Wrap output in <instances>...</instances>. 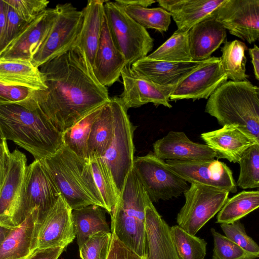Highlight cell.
<instances>
[{
  "label": "cell",
  "mask_w": 259,
  "mask_h": 259,
  "mask_svg": "<svg viewBox=\"0 0 259 259\" xmlns=\"http://www.w3.org/2000/svg\"><path fill=\"white\" fill-rule=\"evenodd\" d=\"M39 69L47 89L34 90L29 100L61 133L110 99L107 88L96 79L85 54L77 46Z\"/></svg>",
  "instance_id": "obj_1"
},
{
  "label": "cell",
  "mask_w": 259,
  "mask_h": 259,
  "mask_svg": "<svg viewBox=\"0 0 259 259\" xmlns=\"http://www.w3.org/2000/svg\"><path fill=\"white\" fill-rule=\"evenodd\" d=\"M0 101V128L5 139L12 141L43 159L55 154L63 145L60 132L35 106Z\"/></svg>",
  "instance_id": "obj_2"
},
{
  "label": "cell",
  "mask_w": 259,
  "mask_h": 259,
  "mask_svg": "<svg viewBox=\"0 0 259 259\" xmlns=\"http://www.w3.org/2000/svg\"><path fill=\"white\" fill-rule=\"evenodd\" d=\"M41 161L72 210L90 205L104 208L89 160L63 145L53 155Z\"/></svg>",
  "instance_id": "obj_3"
},
{
  "label": "cell",
  "mask_w": 259,
  "mask_h": 259,
  "mask_svg": "<svg viewBox=\"0 0 259 259\" xmlns=\"http://www.w3.org/2000/svg\"><path fill=\"white\" fill-rule=\"evenodd\" d=\"M205 112L222 126L237 125L259 140V88L248 80L222 84L209 97Z\"/></svg>",
  "instance_id": "obj_4"
},
{
  "label": "cell",
  "mask_w": 259,
  "mask_h": 259,
  "mask_svg": "<svg viewBox=\"0 0 259 259\" xmlns=\"http://www.w3.org/2000/svg\"><path fill=\"white\" fill-rule=\"evenodd\" d=\"M151 204L133 167L110 214L111 232L125 245L145 259V208Z\"/></svg>",
  "instance_id": "obj_5"
},
{
  "label": "cell",
  "mask_w": 259,
  "mask_h": 259,
  "mask_svg": "<svg viewBox=\"0 0 259 259\" xmlns=\"http://www.w3.org/2000/svg\"><path fill=\"white\" fill-rule=\"evenodd\" d=\"M113 112V132L110 143L103 156L119 196L134 160L133 133L135 127L130 120L127 109L119 97L110 98Z\"/></svg>",
  "instance_id": "obj_6"
},
{
  "label": "cell",
  "mask_w": 259,
  "mask_h": 259,
  "mask_svg": "<svg viewBox=\"0 0 259 259\" xmlns=\"http://www.w3.org/2000/svg\"><path fill=\"white\" fill-rule=\"evenodd\" d=\"M60 194L41 160L34 159L26 167L12 225L17 226L35 210L37 218L40 217L53 206Z\"/></svg>",
  "instance_id": "obj_7"
},
{
  "label": "cell",
  "mask_w": 259,
  "mask_h": 259,
  "mask_svg": "<svg viewBox=\"0 0 259 259\" xmlns=\"http://www.w3.org/2000/svg\"><path fill=\"white\" fill-rule=\"evenodd\" d=\"M105 15L113 41L126 64L132 65L147 56L153 39L146 29L131 18L115 2L106 1Z\"/></svg>",
  "instance_id": "obj_8"
},
{
  "label": "cell",
  "mask_w": 259,
  "mask_h": 259,
  "mask_svg": "<svg viewBox=\"0 0 259 259\" xmlns=\"http://www.w3.org/2000/svg\"><path fill=\"white\" fill-rule=\"evenodd\" d=\"M133 168L152 203L178 197L189 188L165 161L151 152L134 158Z\"/></svg>",
  "instance_id": "obj_9"
},
{
  "label": "cell",
  "mask_w": 259,
  "mask_h": 259,
  "mask_svg": "<svg viewBox=\"0 0 259 259\" xmlns=\"http://www.w3.org/2000/svg\"><path fill=\"white\" fill-rule=\"evenodd\" d=\"M229 193L225 190L191 184L183 193L185 202L177 214L178 225L195 235L221 209Z\"/></svg>",
  "instance_id": "obj_10"
},
{
  "label": "cell",
  "mask_w": 259,
  "mask_h": 259,
  "mask_svg": "<svg viewBox=\"0 0 259 259\" xmlns=\"http://www.w3.org/2000/svg\"><path fill=\"white\" fill-rule=\"evenodd\" d=\"M57 16L46 39L33 57L31 63L39 68L71 49L80 31L83 14L71 3L56 6Z\"/></svg>",
  "instance_id": "obj_11"
},
{
  "label": "cell",
  "mask_w": 259,
  "mask_h": 259,
  "mask_svg": "<svg viewBox=\"0 0 259 259\" xmlns=\"http://www.w3.org/2000/svg\"><path fill=\"white\" fill-rule=\"evenodd\" d=\"M37 217L34 225L32 252L50 247L65 248L76 237L72 209L61 194L49 211Z\"/></svg>",
  "instance_id": "obj_12"
},
{
  "label": "cell",
  "mask_w": 259,
  "mask_h": 259,
  "mask_svg": "<svg viewBox=\"0 0 259 259\" xmlns=\"http://www.w3.org/2000/svg\"><path fill=\"white\" fill-rule=\"evenodd\" d=\"M230 33L249 44L259 38V0H224L212 13Z\"/></svg>",
  "instance_id": "obj_13"
},
{
  "label": "cell",
  "mask_w": 259,
  "mask_h": 259,
  "mask_svg": "<svg viewBox=\"0 0 259 259\" xmlns=\"http://www.w3.org/2000/svg\"><path fill=\"white\" fill-rule=\"evenodd\" d=\"M227 80L220 58L210 57L176 85L169 100L208 99Z\"/></svg>",
  "instance_id": "obj_14"
},
{
  "label": "cell",
  "mask_w": 259,
  "mask_h": 259,
  "mask_svg": "<svg viewBox=\"0 0 259 259\" xmlns=\"http://www.w3.org/2000/svg\"><path fill=\"white\" fill-rule=\"evenodd\" d=\"M166 164L177 175L191 184L237 192V185L231 169L218 160L182 161L167 160Z\"/></svg>",
  "instance_id": "obj_15"
},
{
  "label": "cell",
  "mask_w": 259,
  "mask_h": 259,
  "mask_svg": "<svg viewBox=\"0 0 259 259\" xmlns=\"http://www.w3.org/2000/svg\"><path fill=\"white\" fill-rule=\"evenodd\" d=\"M121 76L123 90L119 98L127 109L149 103L172 107L169 97L176 86L162 85L150 81L136 73L130 64L124 66Z\"/></svg>",
  "instance_id": "obj_16"
},
{
  "label": "cell",
  "mask_w": 259,
  "mask_h": 259,
  "mask_svg": "<svg viewBox=\"0 0 259 259\" xmlns=\"http://www.w3.org/2000/svg\"><path fill=\"white\" fill-rule=\"evenodd\" d=\"M56 16V8L42 12L27 24L0 55V60L31 62L48 36Z\"/></svg>",
  "instance_id": "obj_17"
},
{
  "label": "cell",
  "mask_w": 259,
  "mask_h": 259,
  "mask_svg": "<svg viewBox=\"0 0 259 259\" xmlns=\"http://www.w3.org/2000/svg\"><path fill=\"white\" fill-rule=\"evenodd\" d=\"M153 146V153L164 161H203L216 157L208 146L193 142L182 132L170 131Z\"/></svg>",
  "instance_id": "obj_18"
},
{
  "label": "cell",
  "mask_w": 259,
  "mask_h": 259,
  "mask_svg": "<svg viewBox=\"0 0 259 259\" xmlns=\"http://www.w3.org/2000/svg\"><path fill=\"white\" fill-rule=\"evenodd\" d=\"M201 138L216 154L218 159L238 163L243 153L259 140L239 126L226 124L221 128L202 133Z\"/></svg>",
  "instance_id": "obj_19"
},
{
  "label": "cell",
  "mask_w": 259,
  "mask_h": 259,
  "mask_svg": "<svg viewBox=\"0 0 259 259\" xmlns=\"http://www.w3.org/2000/svg\"><path fill=\"white\" fill-rule=\"evenodd\" d=\"M127 65L112 38L105 15L102 33L94 58L92 69L96 79L102 85H112L121 76Z\"/></svg>",
  "instance_id": "obj_20"
},
{
  "label": "cell",
  "mask_w": 259,
  "mask_h": 259,
  "mask_svg": "<svg viewBox=\"0 0 259 259\" xmlns=\"http://www.w3.org/2000/svg\"><path fill=\"white\" fill-rule=\"evenodd\" d=\"M26 155L18 149L10 153L6 173L0 187V221L12 225L16 204L27 167Z\"/></svg>",
  "instance_id": "obj_21"
},
{
  "label": "cell",
  "mask_w": 259,
  "mask_h": 259,
  "mask_svg": "<svg viewBox=\"0 0 259 259\" xmlns=\"http://www.w3.org/2000/svg\"><path fill=\"white\" fill-rule=\"evenodd\" d=\"M204 61L170 62L146 57L132 64L131 67L138 75L155 83L176 86Z\"/></svg>",
  "instance_id": "obj_22"
},
{
  "label": "cell",
  "mask_w": 259,
  "mask_h": 259,
  "mask_svg": "<svg viewBox=\"0 0 259 259\" xmlns=\"http://www.w3.org/2000/svg\"><path fill=\"white\" fill-rule=\"evenodd\" d=\"M146 259H180L171 236L170 227L153 204L145 208Z\"/></svg>",
  "instance_id": "obj_23"
},
{
  "label": "cell",
  "mask_w": 259,
  "mask_h": 259,
  "mask_svg": "<svg viewBox=\"0 0 259 259\" xmlns=\"http://www.w3.org/2000/svg\"><path fill=\"white\" fill-rule=\"evenodd\" d=\"M226 29L211 13L188 31L190 52L193 61L205 60L226 39Z\"/></svg>",
  "instance_id": "obj_24"
},
{
  "label": "cell",
  "mask_w": 259,
  "mask_h": 259,
  "mask_svg": "<svg viewBox=\"0 0 259 259\" xmlns=\"http://www.w3.org/2000/svg\"><path fill=\"white\" fill-rule=\"evenodd\" d=\"M224 0H159L161 8L169 13L178 30L189 31L210 15Z\"/></svg>",
  "instance_id": "obj_25"
},
{
  "label": "cell",
  "mask_w": 259,
  "mask_h": 259,
  "mask_svg": "<svg viewBox=\"0 0 259 259\" xmlns=\"http://www.w3.org/2000/svg\"><path fill=\"white\" fill-rule=\"evenodd\" d=\"M102 0H89L82 10V26L74 46L85 54L92 67L99 43L105 16Z\"/></svg>",
  "instance_id": "obj_26"
},
{
  "label": "cell",
  "mask_w": 259,
  "mask_h": 259,
  "mask_svg": "<svg viewBox=\"0 0 259 259\" xmlns=\"http://www.w3.org/2000/svg\"><path fill=\"white\" fill-rule=\"evenodd\" d=\"M38 211L33 210L11 230L0 247V259H28L31 250L34 225Z\"/></svg>",
  "instance_id": "obj_27"
},
{
  "label": "cell",
  "mask_w": 259,
  "mask_h": 259,
  "mask_svg": "<svg viewBox=\"0 0 259 259\" xmlns=\"http://www.w3.org/2000/svg\"><path fill=\"white\" fill-rule=\"evenodd\" d=\"M0 80L33 90L47 89L39 68L30 61L0 60Z\"/></svg>",
  "instance_id": "obj_28"
},
{
  "label": "cell",
  "mask_w": 259,
  "mask_h": 259,
  "mask_svg": "<svg viewBox=\"0 0 259 259\" xmlns=\"http://www.w3.org/2000/svg\"><path fill=\"white\" fill-rule=\"evenodd\" d=\"M72 219L79 248L91 235L100 231L111 232L104 209L98 205L72 210Z\"/></svg>",
  "instance_id": "obj_29"
},
{
  "label": "cell",
  "mask_w": 259,
  "mask_h": 259,
  "mask_svg": "<svg viewBox=\"0 0 259 259\" xmlns=\"http://www.w3.org/2000/svg\"><path fill=\"white\" fill-rule=\"evenodd\" d=\"M113 132V112L112 102L105 103L92 126L88 141V157H102L108 148Z\"/></svg>",
  "instance_id": "obj_30"
},
{
  "label": "cell",
  "mask_w": 259,
  "mask_h": 259,
  "mask_svg": "<svg viewBox=\"0 0 259 259\" xmlns=\"http://www.w3.org/2000/svg\"><path fill=\"white\" fill-rule=\"evenodd\" d=\"M104 104L85 114L62 133L63 145L84 159L88 160V141L92 126Z\"/></svg>",
  "instance_id": "obj_31"
},
{
  "label": "cell",
  "mask_w": 259,
  "mask_h": 259,
  "mask_svg": "<svg viewBox=\"0 0 259 259\" xmlns=\"http://www.w3.org/2000/svg\"><path fill=\"white\" fill-rule=\"evenodd\" d=\"M259 206V191H242L231 198L219 211L217 223L230 224L239 221Z\"/></svg>",
  "instance_id": "obj_32"
},
{
  "label": "cell",
  "mask_w": 259,
  "mask_h": 259,
  "mask_svg": "<svg viewBox=\"0 0 259 259\" xmlns=\"http://www.w3.org/2000/svg\"><path fill=\"white\" fill-rule=\"evenodd\" d=\"M247 49L244 42L237 39L224 44L220 58L222 68L228 79L233 81L247 80L249 76L245 73L247 59L245 56Z\"/></svg>",
  "instance_id": "obj_33"
},
{
  "label": "cell",
  "mask_w": 259,
  "mask_h": 259,
  "mask_svg": "<svg viewBox=\"0 0 259 259\" xmlns=\"http://www.w3.org/2000/svg\"><path fill=\"white\" fill-rule=\"evenodd\" d=\"M188 31L177 29L167 40L147 57L170 62L192 61L188 42Z\"/></svg>",
  "instance_id": "obj_34"
},
{
  "label": "cell",
  "mask_w": 259,
  "mask_h": 259,
  "mask_svg": "<svg viewBox=\"0 0 259 259\" xmlns=\"http://www.w3.org/2000/svg\"><path fill=\"white\" fill-rule=\"evenodd\" d=\"M94 179L100 194L104 209L110 213L117 203L118 195L108 169L103 160L98 156L89 158Z\"/></svg>",
  "instance_id": "obj_35"
},
{
  "label": "cell",
  "mask_w": 259,
  "mask_h": 259,
  "mask_svg": "<svg viewBox=\"0 0 259 259\" xmlns=\"http://www.w3.org/2000/svg\"><path fill=\"white\" fill-rule=\"evenodd\" d=\"M125 12L145 29H155L161 33L167 31L171 15L162 8H148L141 6H122Z\"/></svg>",
  "instance_id": "obj_36"
},
{
  "label": "cell",
  "mask_w": 259,
  "mask_h": 259,
  "mask_svg": "<svg viewBox=\"0 0 259 259\" xmlns=\"http://www.w3.org/2000/svg\"><path fill=\"white\" fill-rule=\"evenodd\" d=\"M172 239L180 259H204L207 242L192 235L178 225L170 227Z\"/></svg>",
  "instance_id": "obj_37"
},
{
  "label": "cell",
  "mask_w": 259,
  "mask_h": 259,
  "mask_svg": "<svg viewBox=\"0 0 259 259\" xmlns=\"http://www.w3.org/2000/svg\"><path fill=\"white\" fill-rule=\"evenodd\" d=\"M238 163L240 173L236 185L246 189L259 187V143L254 144L242 154Z\"/></svg>",
  "instance_id": "obj_38"
},
{
  "label": "cell",
  "mask_w": 259,
  "mask_h": 259,
  "mask_svg": "<svg viewBox=\"0 0 259 259\" xmlns=\"http://www.w3.org/2000/svg\"><path fill=\"white\" fill-rule=\"evenodd\" d=\"M213 239L212 259H255L259 254L249 252L229 240L225 235L210 229Z\"/></svg>",
  "instance_id": "obj_39"
},
{
  "label": "cell",
  "mask_w": 259,
  "mask_h": 259,
  "mask_svg": "<svg viewBox=\"0 0 259 259\" xmlns=\"http://www.w3.org/2000/svg\"><path fill=\"white\" fill-rule=\"evenodd\" d=\"M112 232H98L89 237L79 248L81 259H107Z\"/></svg>",
  "instance_id": "obj_40"
},
{
  "label": "cell",
  "mask_w": 259,
  "mask_h": 259,
  "mask_svg": "<svg viewBox=\"0 0 259 259\" xmlns=\"http://www.w3.org/2000/svg\"><path fill=\"white\" fill-rule=\"evenodd\" d=\"M220 227L229 240L247 251L259 254L258 244L247 234L244 226L240 220L230 224H221Z\"/></svg>",
  "instance_id": "obj_41"
},
{
  "label": "cell",
  "mask_w": 259,
  "mask_h": 259,
  "mask_svg": "<svg viewBox=\"0 0 259 259\" xmlns=\"http://www.w3.org/2000/svg\"><path fill=\"white\" fill-rule=\"evenodd\" d=\"M27 24L28 23L22 19L12 7L8 4L6 21L0 37V55Z\"/></svg>",
  "instance_id": "obj_42"
},
{
  "label": "cell",
  "mask_w": 259,
  "mask_h": 259,
  "mask_svg": "<svg viewBox=\"0 0 259 259\" xmlns=\"http://www.w3.org/2000/svg\"><path fill=\"white\" fill-rule=\"evenodd\" d=\"M27 23L33 21L46 10L49 1L47 0H5Z\"/></svg>",
  "instance_id": "obj_43"
},
{
  "label": "cell",
  "mask_w": 259,
  "mask_h": 259,
  "mask_svg": "<svg viewBox=\"0 0 259 259\" xmlns=\"http://www.w3.org/2000/svg\"><path fill=\"white\" fill-rule=\"evenodd\" d=\"M34 90L25 87L9 84L0 80V101L21 103L29 99Z\"/></svg>",
  "instance_id": "obj_44"
},
{
  "label": "cell",
  "mask_w": 259,
  "mask_h": 259,
  "mask_svg": "<svg viewBox=\"0 0 259 259\" xmlns=\"http://www.w3.org/2000/svg\"><path fill=\"white\" fill-rule=\"evenodd\" d=\"M107 259H145L125 245L112 233L110 248Z\"/></svg>",
  "instance_id": "obj_45"
},
{
  "label": "cell",
  "mask_w": 259,
  "mask_h": 259,
  "mask_svg": "<svg viewBox=\"0 0 259 259\" xmlns=\"http://www.w3.org/2000/svg\"><path fill=\"white\" fill-rule=\"evenodd\" d=\"M64 249L61 247L36 249L28 259H58Z\"/></svg>",
  "instance_id": "obj_46"
},
{
  "label": "cell",
  "mask_w": 259,
  "mask_h": 259,
  "mask_svg": "<svg viewBox=\"0 0 259 259\" xmlns=\"http://www.w3.org/2000/svg\"><path fill=\"white\" fill-rule=\"evenodd\" d=\"M10 153L7 142L0 143V187L6 173Z\"/></svg>",
  "instance_id": "obj_47"
},
{
  "label": "cell",
  "mask_w": 259,
  "mask_h": 259,
  "mask_svg": "<svg viewBox=\"0 0 259 259\" xmlns=\"http://www.w3.org/2000/svg\"><path fill=\"white\" fill-rule=\"evenodd\" d=\"M249 54L252 58V63L253 67L255 78L259 79V49L254 45L252 48L248 50Z\"/></svg>",
  "instance_id": "obj_48"
},
{
  "label": "cell",
  "mask_w": 259,
  "mask_h": 259,
  "mask_svg": "<svg viewBox=\"0 0 259 259\" xmlns=\"http://www.w3.org/2000/svg\"><path fill=\"white\" fill-rule=\"evenodd\" d=\"M117 4L122 6H135L148 8L156 1L153 0H116L115 1Z\"/></svg>",
  "instance_id": "obj_49"
},
{
  "label": "cell",
  "mask_w": 259,
  "mask_h": 259,
  "mask_svg": "<svg viewBox=\"0 0 259 259\" xmlns=\"http://www.w3.org/2000/svg\"><path fill=\"white\" fill-rule=\"evenodd\" d=\"M7 7L5 0H0V37L6 21Z\"/></svg>",
  "instance_id": "obj_50"
},
{
  "label": "cell",
  "mask_w": 259,
  "mask_h": 259,
  "mask_svg": "<svg viewBox=\"0 0 259 259\" xmlns=\"http://www.w3.org/2000/svg\"><path fill=\"white\" fill-rule=\"evenodd\" d=\"M15 227L0 224V247L11 229Z\"/></svg>",
  "instance_id": "obj_51"
},
{
  "label": "cell",
  "mask_w": 259,
  "mask_h": 259,
  "mask_svg": "<svg viewBox=\"0 0 259 259\" xmlns=\"http://www.w3.org/2000/svg\"><path fill=\"white\" fill-rule=\"evenodd\" d=\"M6 142H7V140L6 139H5V138H4V137L2 135L1 128H0V143L3 144Z\"/></svg>",
  "instance_id": "obj_52"
},
{
  "label": "cell",
  "mask_w": 259,
  "mask_h": 259,
  "mask_svg": "<svg viewBox=\"0 0 259 259\" xmlns=\"http://www.w3.org/2000/svg\"><path fill=\"white\" fill-rule=\"evenodd\" d=\"M0 224H3V225H6L9 226V225H7V224H5L3 223V222H1V221H0ZM11 227H12V226H11Z\"/></svg>",
  "instance_id": "obj_53"
}]
</instances>
